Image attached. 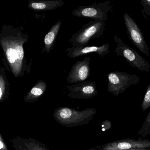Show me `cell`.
Wrapping results in <instances>:
<instances>
[{"mask_svg":"<svg viewBox=\"0 0 150 150\" xmlns=\"http://www.w3.org/2000/svg\"><path fill=\"white\" fill-rule=\"evenodd\" d=\"M141 2L143 7L142 12L144 14L150 16V0H142Z\"/></svg>","mask_w":150,"mask_h":150,"instance_id":"cell-19","label":"cell"},{"mask_svg":"<svg viewBox=\"0 0 150 150\" xmlns=\"http://www.w3.org/2000/svg\"><path fill=\"white\" fill-rule=\"evenodd\" d=\"M113 38L116 44L115 53L117 56L123 57L129 65L138 70L150 73V64L148 60L125 44L118 35L115 34Z\"/></svg>","mask_w":150,"mask_h":150,"instance_id":"cell-4","label":"cell"},{"mask_svg":"<svg viewBox=\"0 0 150 150\" xmlns=\"http://www.w3.org/2000/svg\"><path fill=\"white\" fill-rule=\"evenodd\" d=\"M95 148L98 150H128L150 148V141L123 139L96 146Z\"/></svg>","mask_w":150,"mask_h":150,"instance_id":"cell-9","label":"cell"},{"mask_svg":"<svg viewBox=\"0 0 150 150\" xmlns=\"http://www.w3.org/2000/svg\"><path fill=\"white\" fill-rule=\"evenodd\" d=\"M3 144L1 141H0V149H2L3 148Z\"/></svg>","mask_w":150,"mask_h":150,"instance_id":"cell-22","label":"cell"},{"mask_svg":"<svg viewBox=\"0 0 150 150\" xmlns=\"http://www.w3.org/2000/svg\"><path fill=\"white\" fill-rule=\"evenodd\" d=\"M123 19L127 29V33L132 44L142 53L149 56V48L144 36L136 22L127 13H124Z\"/></svg>","mask_w":150,"mask_h":150,"instance_id":"cell-7","label":"cell"},{"mask_svg":"<svg viewBox=\"0 0 150 150\" xmlns=\"http://www.w3.org/2000/svg\"><path fill=\"white\" fill-rule=\"evenodd\" d=\"M138 134L141 135L142 138H145L150 135V112L148 114L142 128L139 132Z\"/></svg>","mask_w":150,"mask_h":150,"instance_id":"cell-16","label":"cell"},{"mask_svg":"<svg viewBox=\"0 0 150 150\" xmlns=\"http://www.w3.org/2000/svg\"><path fill=\"white\" fill-rule=\"evenodd\" d=\"M69 97L77 99H89L98 95L96 84L93 81H85L68 86Z\"/></svg>","mask_w":150,"mask_h":150,"instance_id":"cell-8","label":"cell"},{"mask_svg":"<svg viewBox=\"0 0 150 150\" xmlns=\"http://www.w3.org/2000/svg\"><path fill=\"white\" fill-rule=\"evenodd\" d=\"M28 146L29 150H50L45 145L37 141H32Z\"/></svg>","mask_w":150,"mask_h":150,"instance_id":"cell-18","label":"cell"},{"mask_svg":"<svg viewBox=\"0 0 150 150\" xmlns=\"http://www.w3.org/2000/svg\"><path fill=\"white\" fill-rule=\"evenodd\" d=\"M105 26L104 21L91 20L85 24L69 41L73 47L86 46L91 40L98 38L103 35Z\"/></svg>","mask_w":150,"mask_h":150,"instance_id":"cell-3","label":"cell"},{"mask_svg":"<svg viewBox=\"0 0 150 150\" xmlns=\"http://www.w3.org/2000/svg\"><path fill=\"white\" fill-rule=\"evenodd\" d=\"M90 57H85L73 65L67 78L69 83L75 84L86 81L90 75Z\"/></svg>","mask_w":150,"mask_h":150,"instance_id":"cell-10","label":"cell"},{"mask_svg":"<svg viewBox=\"0 0 150 150\" xmlns=\"http://www.w3.org/2000/svg\"><path fill=\"white\" fill-rule=\"evenodd\" d=\"M101 126L103 129L102 131H106V130H107L108 129L111 128V127H112V123L109 121L105 120L103 122Z\"/></svg>","mask_w":150,"mask_h":150,"instance_id":"cell-20","label":"cell"},{"mask_svg":"<svg viewBox=\"0 0 150 150\" xmlns=\"http://www.w3.org/2000/svg\"><path fill=\"white\" fill-rule=\"evenodd\" d=\"M111 0L97 3V2L88 6H81L75 9L72 14L80 18H88L93 20L108 21V13L111 10Z\"/></svg>","mask_w":150,"mask_h":150,"instance_id":"cell-6","label":"cell"},{"mask_svg":"<svg viewBox=\"0 0 150 150\" xmlns=\"http://www.w3.org/2000/svg\"><path fill=\"white\" fill-rule=\"evenodd\" d=\"M108 79L107 91L115 96L123 93L129 86L136 85L140 81V77L135 74L119 71L108 73Z\"/></svg>","mask_w":150,"mask_h":150,"instance_id":"cell-5","label":"cell"},{"mask_svg":"<svg viewBox=\"0 0 150 150\" xmlns=\"http://www.w3.org/2000/svg\"><path fill=\"white\" fill-rule=\"evenodd\" d=\"M9 90V83L5 73V69L0 68V100L8 94Z\"/></svg>","mask_w":150,"mask_h":150,"instance_id":"cell-15","label":"cell"},{"mask_svg":"<svg viewBox=\"0 0 150 150\" xmlns=\"http://www.w3.org/2000/svg\"><path fill=\"white\" fill-rule=\"evenodd\" d=\"M65 52L67 56L72 59L92 53L97 54L103 58L105 55L110 53V45L108 43H105L100 46H86L73 47L67 48Z\"/></svg>","mask_w":150,"mask_h":150,"instance_id":"cell-11","label":"cell"},{"mask_svg":"<svg viewBox=\"0 0 150 150\" xmlns=\"http://www.w3.org/2000/svg\"><path fill=\"white\" fill-rule=\"evenodd\" d=\"M47 89V85L45 81L40 80L30 90L26 97V102H33L38 100L45 93Z\"/></svg>","mask_w":150,"mask_h":150,"instance_id":"cell-14","label":"cell"},{"mask_svg":"<svg viewBox=\"0 0 150 150\" xmlns=\"http://www.w3.org/2000/svg\"><path fill=\"white\" fill-rule=\"evenodd\" d=\"M62 22L58 20L51 27L44 38L45 47L42 50V54L46 53L48 54L53 48L55 39L61 26Z\"/></svg>","mask_w":150,"mask_h":150,"instance_id":"cell-13","label":"cell"},{"mask_svg":"<svg viewBox=\"0 0 150 150\" xmlns=\"http://www.w3.org/2000/svg\"><path fill=\"white\" fill-rule=\"evenodd\" d=\"M150 107V83L147 86V90L142 104L143 112H144Z\"/></svg>","mask_w":150,"mask_h":150,"instance_id":"cell-17","label":"cell"},{"mask_svg":"<svg viewBox=\"0 0 150 150\" xmlns=\"http://www.w3.org/2000/svg\"><path fill=\"white\" fill-rule=\"evenodd\" d=\"M87 150H98V149H96V148H92L91 149H88Z\"/></svg>","mask_w":150,"mask_h":150,"instance_id":"cell-23","label":"cell"},{"mask_svg":"<svg viewBox=\"0 0 150 150\" xmlns=\"http://www.w3.org/2000/svg\"><path fill=\"white\" fill-rule=\"evenodd\" d=\"M65 4L62 0H30L28 8L37 11L57 9Z\"/></svg>","mask_w":150,"mask_h":150,"instance_id":"cell-12","label":"cell"},{"mask_svg":"<svg viewBox=\"0 0 150 150\" xmlns=\"http://www.w3.org/2000/svg\"><path fill=\"white\" fill-rule=\"evenodd\" d=\"M97 113V110L93 107L79 111L70 107H60L54 110L53 117L59 124L71 127L88 124Z\"/></svg>","mask_w":150,"mask_h":150,"instance_id":"cell-2","label":"cell"},{"mask_svg":"<svg viewBox=\"0 0 150 150\" xmlns=\"http://www.w3.org/2000/svg\"><path fill=\"white\" fill-rule=\"evenodd\" d=\"M29 41L27 33L22 27L4 25L0 31V45L6 59V64L16 78H22L30 70L25 55L23 45Z\"/></svg>","mask_w":150,"mask_h":150,"instance_id":"cell-1","label":"cell"},{"mask_svg":"<svg viewBox=\"0 0 150 150\" xmlns=\"http://www.w3.org/2000/svg\"><path fill=\"white\" fill-rule=\"evenodd\" d=\"M128 150H150V148H145V149H133Z\"/></svg>","mask_w":150,"mask_h":150,"instance_id":"cell-21","label":"cell"}]
</instances>
